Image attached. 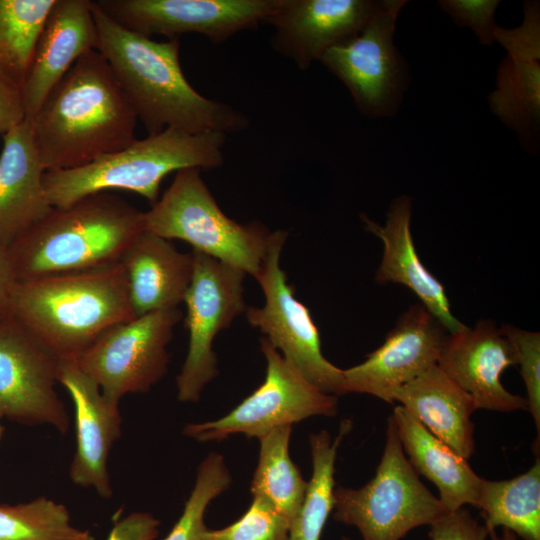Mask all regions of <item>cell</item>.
<instances>
[{
    "label": "cell",
    "instance_id": "7",
    "mask_svg": "<svg viewBox=\"0 0 540 540\" xmlns=\"http://www.w3.org/2000/svg\"><path fill=\"white\" fill-rule=\"evenodd\" d=\"M334 519L355 526L363 540H400L447 511L408 461L390 416L375 476L358 489H334Z\"/></svg>",
    "mask_w": 540,
    "mask_h": 540
},
{
    "label": "cell",
    "instance_id": "34",
    "mask_svg": "<svg viewBox=\"0 0 540 540\" xmlns=\"http://www.w3.org/2000/svg\"><path fill=\"white\" fill-rule=\"evenodd\" d=\"M498 0H441L439 6L458 26L469 27L480 44L491 45L497 27L494 15Z\"/></svg>",
    "mask_w": 540,
    "mask_h": 540
},
{
    "label": "cell",
    "instance_id": "25",
    "mask_svg": "<svg viewBox=\"0 0 540 540\" xmlns=\"http://www.w3.org/2000/svg\"><path fill=\"white\" fill-rule=\"evenodd\" d=\"M407 459L417 474L425 476L439 491L447 512L465 504L476 506L482 478L448 445L435 437L402 406L391 415Z\"/></svg>",
    "mask_w": 540,
    "mask_h": 540
},
{
    "label": "cell",
    "instance_id": "39",
    "mask_svg": "<svg viewBox=\"0 0 540 540\" xmlns=\"http://www.w3.org/2000/svg\"><path fill=\"white\" fill-rule=\"evenodd\" d=\"M489 537L491 540H517L515 533L505 528H503L501 536H498L495 530H490Z\"/></svg>",
    "mask_w": 540,
    "mask_h": 540
},
{
    "label": "cell",
    "instance_id": "4",
    "mask_svg": "<svg viewBox=\"0 0 540 540\" xmlns=\"http://www.w3.org/2000/svg\"><path fill=\"white\" fill-rule=\"evenodd\" d=\"M145 229L144 212L99 192L53 207L7 249L17 281H26L119 263Z\"/></svg>",
    "mask_w": 540,
    "mask_h": 540
},
{
    "label": "cell",
    "instance_id": "22",
    "mask_svg": "<svg viewBox=\"0 0 540 540\" xmlns=\"http://www.w3.org/2000/svg\"><path fill=\"white\" fill-rule=\"evenodd\" d=\"M45 169L31 123L3 135L0 154V244L8 247L53 209L43 183Z\"/></svg>",
    "mask_w": 540,
    "mask_h": 540
},
{
    "label": "cell",
    "instance_id": "33",
    "mask_svg": "<svg viewBox=\"0 0 540 540\" xmlns=\"http://www.w3.org/2000/svg\"><path fill=\"white\" fill-rule=\"evenodd\" d=\"M502 333L514 348L517 364L526 387L527 410L531 413L537 429V445L540 435V333L527 331L512 325H502Z\"/></svg>",
    "mask_w": 540,
    "mask_h": 540
},
{
    "label": "cell",
    "instance_id": "3",
    "mask_svg": "<svg viewBox=\"0 0 540 540\" xmlns=\"http://www.w3.org/2000/svg\"><path fill=\"white\" fill-rule=\"evenodd\" d=\"M10 315L59 360L76 359L106 330L135 318L120 263L17 281Z\"/></svg>",
    "mask_w": 540,
    "mask_h": 540
},
{
    "label": "cell",
    "instance_id": "38",
    "mask_svg": "<svg viewBox=\"0 0 540 540\" xmlns=\"http://www.w3.org/2000/svg\"><path fill=\"white\" fill-rule=\"evenodd\" d=\"M17 283L6 246L0 244V322L10 315L12 294Z\"/></svg>",
    "mask_w": 540,
    "mask_h": 540
},
{
    "label": "cell",
    "instance_id": "30",
    "mask_svg": "<svg viewBox=\"0 0 540 540\" xmlns=\"http://www.w3.org/2000/svg\"><path fill=\"white\" fill-rule=\"evenodd\" d=\"M0 540H94L71 522L68 509L44 496L0 505Z\"/></svg>",
    "mask_w": 540,
    "mask_h": 540
},
{
    "label": "cell",
    "instance_id": "26",
    "mask_svg": "<svg viewBox=\"0 0 540 540\" xmlns=\"http://www.w3.org/2000/svg\"><path fill=\"white\" fill-rule=\"evenodd\" d=\"M490 530L501 526L523 540H540V460L507 480L482 478L477 504Z\"/></svg>",
    "mask_w": 540,
    "mask_h": 540
},
{
    "label": "cell",
    "instance_id": "37",
    "mask_svg": "<svg viewBox=\"0 0 540 540\" xmlns=\"http://www.w3.org/2000/svg\"><path fill=\"white\" fill-rule=\"evenodd\" d=\"M160 522L147 512H133L112 527L106 540H154Z\"/></svg>",
    "mask_w": 540,
    "mask_h": 540
},
{
    "label": "cell",
    "instance_id": "9",
    "mask_svg": "<svg viewBox=\"0 0 540 540\" xmlns=\"http://www.w3.org/2000/svg\"><path fill=\"white\" fill-rule=\"evenodd\" d=\"M260 348L267 367L263 383L225 416L190 423L183 433L200 442L220 441L233 434L260 438L271 430L312 416H335L337 397L310 383L265 338Z\"/></svg>",
    "mask_w": 540,
    "mask_h": 540
},
{
    "label": "cell",
    "instance_id": "1",
    "mask_svg": "<svg viewBox=\"0 0 540 540\" xmlns=\"http://www.w3.org/2000/svg\"><path fill=\"white\" fill-rule=\"evenodd\" d=\"M97 50L148 135L174 128L188 133H239L248 117L227 103L201 95L187 81L179 60V38L155 41L128 30L91 1Z\"/></svg>",
    "mask_w": 540,
    "mask_h": 540
},
{
    "label": "cell",
    "instance_id": "16",
    "mask_svg": "<svg viewBox=\"0 0 540 540\" xmlns=\"http://www.w3.org/2000/svg\"><path fill=\"white\" fill-rule=\"evenodd\" d=\"M382 4L372 0H276L264 24L273 27L272 48L300 70L330 48L356 36Z\"/></svg>",
    "mask_w": 540,
    "mask_h": 540
},
{
    "label": "cell",
    "instance_id": "10",
    "mask_svg": "<svg viewBox=\"0 0 540 540\" xmlns=\"http://www.w3.org/2000/svg\"><path fill=\"white\" fill-rule=\"evenodd\" d=\"M181 318L176 307L119 323L74 360L111 401L119 403L127 394L146 393L167 372V346Z\"/></svg>",
    "mask_w": 540,
    "mask_h": 540
},
{
    "label": "cell",
    "instance_id": "41",
    "mask_svg": "<svg viewBox=\"0 0 540 540\" xmlns=\"http://www.w3.org/2000/svg\"><path fill=\"white\" fill-rule=\"evenodd\" d=\"M341 540H350V539L347 537H343Z\"/></svg>",
    "mask_w": 540,
    "mask_h": 540
},
{
    "label": "cell",
    "instance_id": "5",
    "mask_svg": "<svg viewBox=\"0 0 540 540\" xmlns=\"http://www.w3.org/2000/svg\"><path fill=\"white\" fill-rule=\"evenodd\" d=\"M226 134L188 133L168 128L136 139L126 148L86 166L46 171L44 187L53 207H66L108 190L134 192L153 205L162 180L185 168L213 169L223 164Z\"/></svg>",
    "mask_w": 540,
    "mask_h": 540
},
{
    "label": "cell",
    "instance_id": "40",
    "mask_svg": "<svg viewBox=\"0 0 540 540\" xmlns=\"http://www.w3.org/2000/svg\"><path fill=\"white\" fill-rule=\"evenodd\" d=\"M3 434H4V426L2 425L1 420H0V441L2 439Z\"/></svg>",
    "mask_w": 540,
    "mask_h": 540
},
{
    "label": "cell",
    "instance_id": "36",
    "mask_svg": "<svg viewBox=\"0 0 540 540\" xmlns=\"http://www.w3.org/2000/svg\"><path fill=\"white\" fill-rule=\"evenodd\" d=\"M25 119L21 86L0 70V134H6Z\"/></svg>",
    "mask_w": 540,
    "mask_h": 540
},
{
    "label": "cell",
    "instance_id": "2",
    "mask_svg": "<svg viewBox=\"0 0 540 540\" xmlns=\"http://www.w3.org/2000/svg\"><path fill=\"white\" fill-rule=\"evenodd\" d=\"M137 115L98 50L82 55L30 119L45 171L86 166L135 140Z\"/></svg>",
    "mask_w": 540,
    "mask_h": 540
},
{
    "label": "cell",
    "instance_id": "17",
    "mask_svg": "<svg viewBox=\"0 0 540 540\" xmlns=\"http://www.w3.org/2000/svg\"><path fill=\"white\" fill-rule=\"evenodd\" d=\"M437 365L472 397L477 409H527L525 398L512 394L501 383L502 372L517 365V359L510 341L491 320L448 334Z\"/></svg>",
    "mask_w": 540,
    "mask_h": 540
},
{
    "label": "cell",
    "instance_id": "11",
    "mask_svg": "<svg viewBox=\"0 0 540 540\" xmlns=\"http://www.w3.org/2000/svg\"><path fill=\"white\" fill-rule=\"evenodd\" d=\"M193 275L183 302L189 333L188 351L176 377L181 402H197L204 387L216 377V335L247 309L245 273L209 255L193 250Z\"/></svg>",
    "mask_w": 540,
    "mask_h": 540
},
{
    "label": "cell",
    "instance_id": "21",
    "mask_svg": "<svg viewBox=\"0 0 540 540\" xmlns=\"http://www.w3.org/2000/svg\"><path fill=\"white\" fill-rule=\"evenodd\" d=\"M411 214V199L403 195L392 201L384 226L361 215L366 230L383 243L375 281L380 285L394 283L409 288L446 332L455 334L467 326L453 315L444 286L418 256L411 233Z\"/></svg>",
    "mask_w": 540,
    "mask_h": 540
},
{
    "label": "cell",
    "instance_id": "24",
    "mask_svg": "<svg viewBox=\"0 0 540 540\" xmlns=\"http://www.w3.org/2000/svg\"><path fill=\"white\" fill-rule=\"evenodd\" d=\"M394 401L458 455H473L476 404L437 364L398 389Z\"/></svg>",
    "mask_w": 540,
    "mask_h": 540
},
{
    "label": "cell",
    "instance_id": "31",
    "mask_svg": "<svg viewBox=\"0 0 540 540\" xmlns=\"http://www.w3.org/2000/svg\"><path fill=\"white\" fill-rule=\"evenodd\" d=\"M232 479L224 457L211 452L199 464L195 484L183 512L163 540H198L206 529L204 515L210 502L226 491Z\"/></svg>",
    "mask_w": 540,
    "mask_h": 540
},
{
    "label": "cell",
    "instance_id": "15",
    "mask_svg": "<svg viewBox=\"0 0 540 540\" xmlns=\"http://www.w3.org/2000/svg\"><path fill=\"white\" fill-rule=\"evenodd\" d=\"M447 335L424 306L412 305L377 349L343 370L346 394H370L393 403L398 389L437 364Z\"/></svg>",
    "mask_w": 540,
    "mask_h": 540
},
{
    "label": "cell",
    "instance_id": "28",
    "mask_svg": "<svg viewBox=\"0 0 540 540\" xmlns=\"http://www.w3.org/2000/svg\"><path fill=\"white\" fill-rule=\"evenodd\" d=\"M351 427V420H343L334 440L325 430L310 435L312 476L307 482L301 507L290 525L288 540H320L323 528L334 508L337 451Z\"/></svg>",
    "mask_w": 540,
    "mask_h": 540
},
{
    "label": "cell",
    "instance_id": "32",
    "mask_svg": "<svg viewBox=\"0 0 540 540\" xmlns=\"http://www.w3.org/2000/svg\"><path fill=\"white\" fill-rule=\"evenodd\" d=\"M289 524L263 498L253 496L247 511L233 524L205 529L198 540H288Z\"/></svg>",
    "mask_w": 540,
    "mask_h": 540
},
{
    "label": "cell",
    "instance_id": "6",
    "mask_svg": "<svg viewBox=\"0 0 540 540\" xmlns=\"http://www.w3.org/2000/svg\"><path fill=\"white\" fill-rule=\"evenodd\" d=\"M200 170L185 168L176 172L163 196L144 212L145 228L168 240H183L193 250L255 278L266 256L271 232L259 222L243 225L229 218Z\"/></svg>",
    "mask_w": 540,
    "mask_h": 540
},
{
    "label": "cell",
    "instance_id": "12",
    "mask_svg": "<svg viewBox=\"0 0 540 540\" xmlns=\"http://www.w3.org/2000/svg\"><path fill=\"white\" fill-rule=\"evenodd\" d=\"M405 0H384L356 36L328 49L320 62L349 90L357 109L367 117L391 116L406 79L393 43L396 20Z\"/></svg>",
    "mask_w": 540,
    "mask_h": 540
},
{
    "label": "cell",
    "instance_id": "23",
    "mask_svg": "<svg viewBox=\"0 0 540 540\" xmlns=\"http://www.w3.org/2000/svg\"><path fill=\"white\" fill-rule=\"evenodd\" d=\"M135 317L176 308L193 275V256L147 229L129 245L119 262Z\"/></svg>",
    "mask_w": 540,
    "mask_h": 540
},
{
    "label": "cell",
    "instance_id": "35",
    "mask_svg": "<svg viewBox=\"0 0 540 540\" xmlns=\"http://www.w3.org/2000/svg\"><path fill=\"white\" fill-rule=\"evenodd\" d=\"M431 540H486L489 531L465 508L446 512L429 525Z\"/></svg>",
    "mask_w": 540,
    "mask_h": 540
},
{
    "label": "cell",
    "instance_id": "14",
    "mask_svg": "<svg viewBox=\"0 0 540 540\" xmlns=\"http://www.w3.org/2000/svg\"><path fill=\"white\" fill-rule=\"evenodd\" d=\"M124 28L151 38L198 33L221 44L264 24L276 0H96Z\"/></svg>",
    "mask_w": 540,
    "mask_h": 540
},
{
    "label": "cell",
    "instance_id": "18",
    "mask_svg": "<svg viewBox=\"0 0 540 540\" xmlns=\"http://www.w3.org/2000/svg\"><path fill=\"white\" fill-rule=\"evenodd\" d=\"M58 383L69 393L75 412L76 450L70 478L74 484L110 498L113 491L108 458L113 443L121 435L119 403L105 397L74 359L59 361Z\"/></svg>",
    "mask_w": 540,
    "mask_h": 540
},
{
    "label": "cell",
    "instance_id": "19",
    "mask_svg": "<svg viewBox=\"0 0 540 540\" xmlns=\"http://www.w3.org/2000/svg\"><path fill=\"white\" fill-rule=\"evenodd\" d=\"M497 41L507 51L498 68L496 89L488 96L492 112L527 141L540 119V10L539 2L524 4L519 27L497 26Z\"/></svg>",
    "mask_w": 540,
    "mask_h": 540
},
{
    "label": "cell",
    "instance_id": "8",
    "mask_svg": "<svg viewBox=\"0 0 540 540\" xmlns=\"http://www.w3.org/2000/svg\"><path fill=\"white\" fill-rule=\"evenodd\" d=\"M286 239L285 230L270 234L266 256L255 277L263 290L265 303L262 307H248L247 321L310 383L326 394L344 395L343 369L323 355L320 333L310 311L295 297L280 266Z\"/></svg>",
    "mask_w": 540,
    "mask_h": 540
},
{
    "label": "cell",
    "instance_id": "13",
    "mask_svg": "<svg viewBox=\"0 0 540 540\" xmlns=\"http://www.w3.org/2000/svg\"><path fill=\"white\" fill-rule=\"evenodd\" d=\"M59 359L11 315L0 322V420L49 425L60 433L70 421L60 399Z\"/></svg>",
    "mask_w": 540,
    "mask_h": 540
},
{
    "label": "cell",
    "instance_id": "27",
    "mask_svg": "<svg viewBox=\"0 0 540 540\" xmlns=\"http://www.w3.org/2000/svg\"><path fill=\"white\" fill-rule=\"evenodd\" d=\"M292 426L271 430L259 439V458L250 485L252 496L266 500L289 524L295 519L307 482L291 460L289 442Z\"/></svg>",
    "mask_w": 540,
    "mask_h": 540
},
{
    "label": "cell",
    "instance_id": "29",
    "mask_svg": "<svg viewBox=\"0 0 540 540\" xmlns=\"http://www.w3.org/2000/svg\"><path fill=\"white\" fill-rule=\"evenodd\" d=\"M55 0H0V70L22 86Z\"/></svg>",
    "mask_w": 540,
    "mask_h": 540
},
{
    "label": "cell",
    "instance_id": "20",
    "mask_svg": "<svg viewBox=\"0 0 540 540\" xmlns=\"http://www.w3.org/2000/svg\"><path fill=\"white\" fill-rule=\"evenodd\" d=\"M97 45L91 0H55L21 86L26 119L34 117L72 65Z\"/></svg>",
    "mask_w": 540,
    "mask_h": 540
}]
</instances>
